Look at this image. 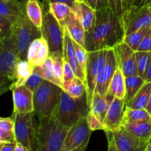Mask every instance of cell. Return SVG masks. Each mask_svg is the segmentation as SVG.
<instances>
[{"mask_svg":"<svg viewBox=\"0 0 151 151\" xmlns=\"http://www.w3.org/2000/svg\"><path fill=\"white\" fill-rule=\"evenodd\" d=\"M125 25L110 7L96 10L94 26L86 32L87 52L114 49L125 38Z\"/></svg>","mask_w":151,"mask_h":151,"instance_id":"1","label":"cell"},{"mask_svg":"<svg viewBox=\"0 0 151 151\" xmlns=\"http://www.w3.org/2000/svg\"><path fill=\"white\" fill-rule=\"evenodd\" d=\"M39 121L35 151H61L70 128L60 124L55 114L50 118H40Z\"/></svg>","mask_w":151,"mask_h":151,"instance_id":"2","label":"cell"},{"mask_svg":"<svg viewBox=\"0 0 151 151\" xmlns=\"http://www.w3.org/2000/svg\"><path fill=\"white\" fill-rule=\"evenodd\" d=\"M90 112L86 91L81 97L74 98L62 90L58 106L54 114L60 124L71 128L87 117Z\"/></svg>","mask_w":151,"mask_h":151,"instance_id":"3","label":"cell"},{"mask_svg":"<svg viewBox=\"0 0 151 151\" xmlns=\"http://www.w3.org/2000/svg\"><path fill=\"white\" fill-rule=\"evenodd\" d=\"M61 87L44 80L33 92V113L38 118H50L57 109Z\"/></svg>","mask_w":151,"mask_h":151,"instance_id":"4","label":"cell"},{"mask_svg":"<svg viewBox=\"0 0 151 151\" xmlns=\"http://www.w3.org/2000/svg\"><path fill=\"white\" fill-rule=\"evenodd\" d=\"M14 40L11 38L0 47V97L12 91L16 83V68L19 61Z\"/></svg>","mask_w":151,"mask_h":151,"instance_id":"5","label":"cell"},{"mask_svg":"<svg viewBox=\"0 0 151 151\" xmlns=\"http://www.w3.org/2000/svg\"><path fill=\"white\" fill-rule=\"evenodd\" d=\"M12 37L14 40L19 59L27 60L28 49L31 43L41 37V29L32 24L27 16L13 24Z\"/></svg>","mask_w":151,"mask_h":151,"instance_id":"6","label":"cell"},{"mask_svg":"<svg viewBox=\"0 0 151 151\" xmlns=\"http://www.w3.org/2000/svg\"><path fill=\"white\" fill-rule=\"evenodd\" d=\"M34 113L13 114L14 136L16 142L27 147L29 151H35L37 142V128L34 122Z\"/></svg>","mask_w":151,"mask_h":151,"instance_id":"7","label":"cell"},{"mask_svg":"<svg viewBox=\"0 0 151 151\" xmlns=\"http://www.w3.org/2000/svg\"><path fill=\"white\" fill-rule=\"evenodd\" d=\"M44 19L41 27V36L46 40L50 48V55H60L63 56V28L57 19L44 9Z\"/></svg>","mask_w":151,"mask_h":151,"instance_id":"8","label":"cell"},{"mask_svg":"<svg viewBox=\"0 0 151 151\" xmlns=\"http://www.w3.org/2000/svg\"><path fill=\"white\" fill-rule=\"evenodd\" d=\"M109 50L88 52L86 67V88L88 104H91L96 86V81L104 66Z\"/></svg>","mask_w":151,"mask_h":151,"instance_id":"9","label":"cell"},{"mask_svg":"<svg viewBox=\"0 0 151 151\" xmlns=\"http://www.w3.org/2000/svg\"><path fill=\"white\" fill-rule=\"evenodd\" d=\"M92 131L88 127L86 118L71 127L66 136L61 151H70L89 141Z\"/></svg>","mask_w":151,"mask_h":151,"instance_id":"10","label":"cell"},{"mask_svg":"<svg viewBox=\"0 0 151 151\" xmlns=\"http://www.w3.org/2000/svg\"><path fill=\"white\" fill-rule=\"evenodd\" d=\"M114 50L117 66L122 70L125 77L139 75L136 61V52L124 41L118 44Z\"/></svg>","mask_w":151,"mask_h":151,"instance_id":"11","label":"cell"},{"mask_svg":"<svg viewBox=\"0 0 151 151\" xmlns=\"http://www.w3.org/2000/svg\"><path fill=\"white\" fill-rule=\"evenodd\" d=\"M117 67L114 50L109 49L106 63L96 81L94 93H98L102 96L106 95L110 83Z\"/></svg>","mask_w":151,"mask_h":151,"instance_id":"12","label":"cell"},{"mask_svg":"<svg viewBox=\"0 0 151 151\" xmlns=\"http://www.w3.org/2000/svg\"><path fill=\"white\" fill-rule=\"evenodd\" d=\"M112 133L119 151L145 150L147 142L130 132L123 125Z\"/></svg>","mask_w":151,"mask_h":151,"instance_id":"13","label":"cell"},{"mask_svg":"<svg viewBox=\"0 0 151 151\" xmlns=\"http://www.w3.org/2000/svg\"><path fill=\"white\" fill-rule=\"evenodd\" d=\"M126 105L124 100L114 97L106 115L103 125L105 131H115L123 125Z\"/></svg>","mask_w":151,"mask_h":151,"instance_id":"14","label":"cell"},{"mask_svg":"<svg viewBox=\"0 0 151 151\" xmlns=\"http://www.w3.org/2000/svg\"><path fill=\"white\" fill-rule=\"evenodd\" d=\"M147 27H151V10L149 6H143L134 10L128 18L125 24V34L128 35Z\"/></svg>","mask_w":151,"mask_h":151,"instance_id":"15","label":"cell"},{"mask_svg":"<svg viewBox=\"0 0 151 151\" xmlns=\"http://www.w3.org/2000/svg\"><path fill=\"white\" fill-rule=\"evenodd\" d=\"M13 114L33 112V91L25 86L15 87L12 89Z\"/></svg>","mask_w":151,"mask_h":151,"instance_id":"16","label":"cell"},{"mask_svg":"<svg viewBox=\"0 0 151 151\" xmlns=\"http://www.w3.org/2000/svg\"><path fill=\"white\" fill-rule=\"evenodd\" d=\"M63 28V56L65 61L69 63L75 72V76L82 80L86 83V76L83 70L81 68L75 53L73 40L69 34V31L64 25H61ZM86 85V84H85Z\"/></svg>","mask_w":151,"mask_h":151,"instance_id":"17","label":"cell"},{"mask_svg":"<svg viewBox=\"0 0 151 151\" xmlns=\"http://www.w3.org/2000/svg\"><path fill=\"white\" fill-rule=\"evenodd\" d=\"M50 56V48L42 36L31 43L27 55V60L32 66H41Z\"/></svg>","mask_w":151,"mask_h":151,"instance_id":"18","label":"cell"},{"mask_svg":"<svg viewBox=\"0 0 151 151\" xmlns=\"http://www.w3.org/2000/svg\"><path fill=\"white\" fill-rule=\"evenodd\" d=\"M0 14L14 24L27 16L26 4L18 0H0Z\"/></svg>","mask_w":151,"mask_h":151,"instance_id":"19","label":"cell"},{"mask_svg":"<svg viewBox=\"0 0 151 151\" xmlns=\"http://www.w3.org/2000/svg\"><path fill=\"white\" fill-rule=\"evenodd\" d=\"M60 24L66 27L73 41L85 47L86 31L79 17L73 10H71L67 17Z\"/></svg>","mask_w":151,"mask_h":151,"instance_id":"20","label":"cell"},{"mask_svg":"<svg viewBox=\"0 0 151 151\" xmlns=\"http://www.w3.org/2000/svg\"><path fill=\"white\" fill-rule=\"evenodd\" d=\"M114 97L109 94L102 96L96 92L93 94L92 100L90 104V111L103 123Z\"/></svg>","mask_w":151,"mask_h":151,"instance_id":"21","label":"cell"},{"mask_svg":"<svg viewBox=\"0 0 151 151\" xmlns=\"http://www.w3.org/2000/svg\"><path fill=\"white\" fill-rule=\"evenodd\" d=\"M72 8L79 17L86 32L90 30L95 22L96 10L86 2L78 1H75Z\"/></svg>","mask_w":151,"mask_h":151,"instance_id":"22","label":"cell"},{"mask_svg":"<svg viewBox=\"0 0 151 151\" xmlns=\"http://www.w3.org/2000/svg\"><path fill=\"white\" fill-rule=\"evenodd\" d=\"M124 100L125 96V77L119 67L115 71L109 85L107 94Z\"/></svg>","mask_w":151,"mask_h":151,"instance_id":"23","label":"cell"},{"mask_svg":"<svg viewBox=\"0 0 151 151\" xmlns=\"http://www.w3.org/2000/svg\"><path fill=\"white\" fill-rule=\"evenodd\" d=\"M151 94V82L145 83L134 98L126 103V108L133 109H145Z\"/></svg>","mask_w":151,"mask_h":151,"instance_id":"24","label":"cell"},{"mask_svg":"<svg viewBox=\"0 0 151 151\" xmlns=\"http://www.w3.org/2000/svg\"><path fill=\"white\" fill-rule=\"evenodd\" d=\"M26 13L28 19L36 27L41 29L44 19L42 4L37 0H29L26 3Z\"/></svg>","mask_w":151,"mask_h":151,"instance_id":"25","label":"cell"},{"mask_svg":"<svg viewBox=\"0 0 151 151\" xmlns=\"http://www.w3.org/2000/svg\"><path fill=\"white\" fill-rule=\"evenodd\" d=\"M123 126L128 131L146 142H148L151 138V120L126 123L124 124Z\"/></svg>","mask_w":151,"mask_h":151,"instance_id":"26","label":"cell"},{"mask_svg":"<svg viewBox=\"0 0 151 151\" xmlns=\"http://www.w3.org/2000/svg\"><path fill=\"white\" fill-rule=\"evenodd\" d=\"M145 83V80L139 75L125 77V104L134 98Z\"/></svg>","mask_w":151,"mask_h":151,"instance_id":"27","label":"cell"},{"mask_svg":"<svg viewBox=\"0 0 151 151\" xmlns=\"http://www.w3.org/2000/svg\"><path fill=\"white\" fill-rule=\"evenodd\" d=\"M32 66L27 60H19L16 68V83L14 88L24 86L33 72Z\"/></svg>","mask_w":151,"mask_h":151,"instance_id":"28","label":"cell"},{"mask_svg":"<svg viewBox=\"0 0 151 151\" xmlns=\"http://www.w3.org/2000/svg\"><path fill=\"white\" fill-rule=\"evenodd\" d=\"M60 87L63 91L74 98L81 97L86 91L85 83L78 77H75L70 81L63 82Z\"/></svg>","mask_w":151,"mask_h":151,"instance_id":"29","label":"cell"},{"mask_svg":"<svg viewBox=\"0 0 151 151\" xmlns=\"http://www.w3.org/2000/svg\"><path fill=\"white\" fill-rule=\"evenodd\" d=\"M151 120V116L145 109H133L126 108L124 115L123 125L126 123Z\"/></svg>","mask_w":151,"mask_h":151,"instance_id":"30","label":"cell"},{"mask_svg":"<svg viewBox=\"0 0 151 151\" xmlns=\"http://www.w3.org/2000/svg\"><path fill=\"white\" fill-rule=\"evenodd\" d=\"M48 10L55 18L57 19L58 22L61 24L65 20L71 10H72L70 6L60 2L50 3L48 6Z\"/></svg>","mask_w":151,"mask_h":151,"instance_id":"31","label":"cell"},{"mask_svg":"<svg viewBox=\"0 0 151 151\" xmlns=\"http://www.w3.org/2000/svg\"><path fill=\"white\" fill-rule=\"evenodd\" d=\"M151 60V52H136V61L139 76L145 80Z\"/></svg>","mask_w":151,"mask_h":151,"instance_id":"32","label":"cell"},{"mask_svg":"<svg viewBox=\"0 0 151 151\" xmlns=\"http://www.w3.org/2000/svg\"><path fill=\"white\" fill-rule=\"evenodd\" d=\"M151 28V27H147L142 28V29L137 30L136 32H132L128 35H125L124 38V41L135 52H137V48L139 45L142 41L143 38L145 36L146 34L148 32L149 29Z\"/></svg>","mask_w":151,"mask_h":151,"instance_id":"33","label":"cell"},{"mask_svg":"<svg viewBox=\"0 0 151 151\" xmlns=\"http://www.w3.org/2000/svg\"><path fill=\"white\" fill-rule=\"evenodd\" d=\"M44 81V79L43 78L41 66H34V69L32 75H30L29 79L27 81V82L25 83L24 86L27 87L29 89H30L31 91L34 92L38 88V86L42 83Z\"/></svg>","mask_w":151,"mask_h":151,"instance_id":"34","label":"cell"},{"mask_svg":"<svg viewBox=\"0 0 151 151\" xmlns=\"http://www.w3.org/2000/svg\"><path fill=\"white\" fill-rule=\"evenodd\" d=\"M40 66H41L44 79L50 81V82H52L53 83L58 85V82L55 79V77L54 66H53V60L52 58L49 56Z\"/></svg>","mask_w":151,"mask_h":151,"instance_id":"35","label":"cell"},{"mask_svg":"<svg viewBox=\"0 0 151 151\" xmlns=\"http://www.w3.org/2000/svg\"><path fill=\"white\" fill-rule=\"evenodd\" d=\"M53 60V66H54L55 77L58 82V85L61 86L63 83V69L64 64V59L63 56L60 55H50Z\"/></svg>","mask_w":151,"mask_h":151,"instance_id":"36","label":"cell"},{"mask_svg":"<svg viewBox=\"0 0 151 151\" xmlns=\"http://www.w3.org/2000/svg\"><path fill=\"white\" fill-rule=\"evenodd\" d=\"M13 24L4 16L0 14V38L3 42H5L11 38Z\"/></svg>","mask_w":151,"mask_h":151,"instance_id":"37","label":"cell"},{"mask_svg":"<svg viewBox=\"0 0 151 151\" xmlns=\"http://www.w3.org/2000/svg\"><path fill=\"white\" fill-rule=\"evenodd\" d=\"M109 7L122 21L125 25V0H107Z\"/></svg>","mask_w":151,"mask_h":151,"instance_id":"38","label":"cell"},{"mask_svg":"<svg viewBox=\"0 0 151 151\" xmlns=\"http://www.w3.org/2000/svg\"><path fill=\"white\" fill-rule=\"evenodd\" d=\"M73 44H74V47H75L77 58H78V62H79L81 68H82L84 73H85L86 67L87 54H88V52H87V50H86L85 47L81 46L79 44H78L76 41H73Z\"/></svg>","mask_w":151,"mask_h":151,"instance_id":"39","label":"cell"},{"mask_svg":"<svg viewBox=\"0 0 151 151\" xmlns=\"http://www.w3.org/2000/svg\"><path fill=\"white\" fill-rule=\"evenodd\" d=\"M86 119L88 127L92 131H97V130H103V131L105 130L103 122L98 118L96 117L91 111L89 112V114L87 116Z\"/></svg>","mask_w":151,"mask_h":151,"instance_id":"40","label":"cell"},{"mask_svg":"<svg viewBox=\"0 0 151 151\" xmlns=\"http://www.w3.org/2000/svg\"><path fill=\"white\" fill-rule=\"evenodd\" d=\"M0 130L5 132L14 133V119L13 117H0Z\"/></svg>","mask_w":151,"mask_h":151,"instance_id":"41","label":"cell"},{"mask_svg":"<svg viewBox=\"0 0 151 151\" xmlns=\"http://www.w3.org/2000/svg\"><path fill=\"white\" fill-rule=\"evenodd\" d=\"M151 52V28L143 38L139 45L137 52Z\"/></svg>","mask_w":151,"mask_h":151,"instance_id":"42","label":"cell"},{"mask_svg":"<svg viewBox=\"0 0 151 151\" xmlns=\"http://www.w3.org/2000/svg\"><path fill=\"white\" fill-rule=\"evenodd\" d=\"M75 77L76 76H75V72H74L72 66L69 65V63H67V62L64 60V64H63V83L72 81Z\"/></svg>","mask_w":151,"mask_h":151,"instance_id":"43","label":"cell"},{"mask_svg":"<svg viewBox=\"0 0 151 151\" xmlns=\"http://www.w3.org/2000/svg\"><path fill=\"white\" fill-rule=\"evenodd\" d=\"M85 2L88 4L90 7H92L94 10L109 7L107 0H86Z\"/></svg>","mask_w":151,"mask_h":151,"instance_id":"44","label":"cell"},{"mask_svg":"<svg viewBox=\"0 0 151 151\" xmlns=\"http://www.w3.org/2000/svg\"><path fill=\"white\" fill-rule=\"evenodd\" d=\"M108 139V151H119L115 143L113 133L110 131H105Z\"/></svg>","mask_w":151,"mask_h":151,"instance_id":"45","label":"cell"},{"mask_svg":"<svg viewBox=\"0 0 151 151\" xmlns=\"http://www.w3.org/2000/svg\"><path fill=\"white\" fill-rule=\"evenodd\" d=\"M137 2V0H125V24L126 22L127 19L129 17L131 13L134 10L136 4Z\"/></svg>","mask_w":151,"mask_h":151,"instance_id":"46","label":"cell"},{"mask_svg":"<svg viewBox=\"0 0 151 151\" xmlns=\"http://www.w3.org/2000/svg\"><path fill=\"white\" fill-rule=\"evenodd\" d=\"M54 2H60V3H64V4H67V5L70 6L71 7L73 6L75 4V0H43L42 3V7L43 9H48V6L50 3H54Z\"/></svg>","mask_w":151,"mask_h":151,"instance_id":"47","label":"cell"},{"mask_svg":"<svg viewBox=\"0 0 151 151\" xmlns=\"http://www.w3.org/2000/svg\"><path fill=\"white\" fill-rule=\"evenodd\" d=\"M0 138L7 142H16L15 140L14 133H8L0 130Z\"/></svg>","mask_w":151,"mask_h":151,"instance_id":"48","label":"cell"},{"mask_svg":"<svg viewBox=\"0 0 151 151\" xmlns=\"http://www.w3.org/2000/svg\"><path fill=\"white\" fill-rule=\"evenodd\" d=\"M16 142H9L3 145L0 148V151H14Z\"/></svg>","mask_w":151,"mask_h":151,"instance_id":"49","label":"cell"},{"mask_svg":"<svg viewBox=\"0 0 151 151\" xmlns=\"http://www.w3.org/2000/svg\"><path fill=\"white\" fill-rule=\"evenodd\" d=\"M150 4H151V0H139V1L137 2L134 10L139 8V7H143V6L150 5ZM133 11H134V10H133Z\"/></svg>","mask_w":151,"mask_h":151,"instance_id":"50","label":"cell"},{"mask_svg":"<svg viewBox=\"0 0 151 151\" xmlns=\"http://www.w3.org/2000/svg\"><path fill=\"white\" fill-rule=\"evenodd\" d=\"M14 151H29V149L19 142H16Z\"/></svg>","mask_w":151,"mask_h":151,"instance_id":"51","label":"cell"},{"mask_svg":"<svg viewBox=\"0 0 151 151\" xmlns=\"http://www.w3.org/2000/svg\"><path fill=\"white\" fill-rule=\"evenodd\" d=\"M145 81L146 83L151 82V60L150 65H149L148 69H147V74H146L145 78Z\"/></svg>","mask_w":151,"mask_h":151,"instance_id":"52","label":"cell"},{"mask_svg":"<svg viewBox=\"0 0 151 151\" xmlns=\"http://www.w3.org/2000/svg\"><path fill=\"white\" fill-rule=\"evenodd\" d=\"M88 142H89V141L86 142H85L83 145H82L81 146H80V147H77V148L74 149V150H70V151H85L86 149V147H88Z\"/></svg>","mask_w":151,"mask_h":151,"instance_id":"53","label":"cell"},{"mask_svg":"<svg viewBox=\"0 0 151 151\" xmlns=\"http://www.w3.org/2000/svg\"><path fill=\"white\" fill-rule=\"evenodd\" d=\"M145 110L148 112L149 114L151 116V94L150 96V98H149L148 103H147V106H146V108H145Z\"/></svg>","mask_w":151,"mask_h":151,"instance_id":"54","label":"cell"},{"mask_svg":"<svg viewBox=\"0 0 151 151\" xmlns=\"http://www.w3.org/2000/svg\"><path fill=\"white\" fill-rule=\"evenodd\" d=\"M145 151H151V138L148 141V142H147V146H146L145 150Z\"/></svg>","mask_w":151,"mask_h":151,"instance_id":"55","label":"cell"},{"mask_svg":"<svg viewBox=\"0 0 151 151\" xmlns=\"http://www.w3.org/2000/svg\"><path fill=\"white\" fill-rule=\"evenodd\" d=\"M6 143H9V142H7L4 141V139H2L0 138V146H1V145H3L6 144Z\"/></svg>","mask_w":151,"mask_h":151,"instance_id":"56","label":"cell"},{"mask_svg":"<svg viewBox=\"0 0 151 151\" xmlns=\"http://www.w3.org/2000/svg\"><path fill=\"white\" fill-rule=\"evenodd\" d=\"M75 1H78V2H85L86 0H75Z\"/></svg>","mask_w":151,"mask_h":151,"instance_id":"57","label":"cell"},{"mask_svg":"<svg viewBox=\"0 0 151 151\" xmlns=\"http://www.w3.org/2000/svg\"><path fill=\"white\" fill-rule=\"evenodd\" d=\"M3 44H4V42H3V41L1 40V38H0V47H1Z\"/></svg>","mask_w":151,"mask_h":151,"instance_id":"58","label":"cell"},{"mask_svg":"<svg viewBox=\"0 0 151 151\" xmlns=\"http://www.w3.org/2000/svg\"><path fill=\"white\" fill-rule=\"evenodd\" d=\"M148 6L150 7V10H151V4H150V5H148Z\"/></svg>","mask_w":151,"mask_h":151,"instance_id":"59","label":"cell"},{"mask_svg":"<svg viewBox=\"0 0 151 151\" xmlns=\"http://www.w3.org/2000/svg\"><path fill=\"white\" fill-rule=\"evenodd\" d=\"M1 146H2V145H1ZM1 146H0V148H1Z\"/></svg>","mask_w":151,"mask_h":151,"instance_id":"60","label":"cell"},{"mask_svg":"<svg viewBox=\"0 0 151 151\" xmlns=\"http://www.w3.org/2000/svg\"><path fill=\"white\" fill-rule=\"evenodd\" d=\"M27 1H29V0H27ZM37 1H39V0H37Z\"/></svg>","mask_w":151,"mask_h":151,"instance_id":"61","label":"cell"}]
</instances>
